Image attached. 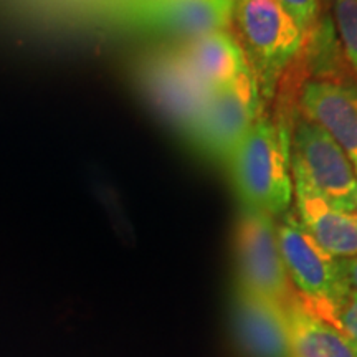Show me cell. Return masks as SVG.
Segmentation results:
<instances>
[{"instance_id": "cell-1", "label": "cell", "mask_w": 357, "mask_h": 357, "mask_svg": "<svg viewBox=\"0 0 357 357\" xmlns=\"http://www.w3.org/2000/svg\"><path fill=\"white\" fill-rule=\"evenodd\" d=\"M240 205L271 217L288 213L293 202L291 147L287 128L258 118L227 159Z\"/></svg>"}, {"instance_id": "cell-2", "label": "cell", "mask_w": 357, "mask_h": 357, "mask_svg": "<svg viewBox=\"0 0 357 357\" xmlns=\"http://www.w3.org/2000/svg\"><path fill=\"white\" fill-rule=\"evenodd\" d=\"M276 235L287 275L296 287L298 296L316 314L336 324L337 312L351 293L342 261L319 247L291 213L281 215Z\"/></svg>"}, {"instance_id": "cell-3", "label": "cell", "mask_w": 357, "mask_h": 357, "mask_svg": "<svg viewBox=\"0 0 357 357\" xmlns=\"http://www.w3.org/2000/svg\"><path fill=\"white\" fill-rule=\"evenodd\" d=\"M231 20L242 35V48L260 93L271 96L280 75L300 53L305 32L276 0H235Z\"/></svg>"}, {"instance_id": "cell-4", "label": "cell", "mask_w": 357, "mask_h": 357, "mask_svg": "<svg viewBox=\"0 0 357 357\" xmlns=\"http://www.w3.org/2000/svg\"><path fill=\"white\" fill-rule=\"evenodd\" d=\"M137 82L149 101L184 137H189L207 105L208 88L178 50H159L137 65Z\"/></svg>"}, {"instance_id": "cell-5", "label": "cell", "mask_w": 357, "mask_h": 357, "mask_svg": "<svg viewBox=\"0 0 357 357\" xmlns=\"http://www.w3.org/2000/svg\"><path fill=\"white\" fill-rule=\"evenodd\" d=\"M260 96V86L252 68L235 82L212 89L187 139L207 158L227 162L235 146L258 119Z\"/></svg>"}, {"instance_id": "cell-6", "label": "cell", "mask_w": 357, "mask_h": 357, "mask_svg": "<svg viewBox=\"0 0 357 357\" xmlns=\"http://www.w3.org/2000/svg\"><path fill=\"white\" fill-rule=\"evenodd\" d=\"M235 0H113V20L139 32L195 38L227 30Z\"/></svg>"}, {"instance_id": "cell-7", "label": "cell", "mask_w": 357, "mask_h": 357, "mask_svg": "<svg viewBox=\"0 0 357 357\" xmlns=\"http://www.w3.org/2000/svg\"><path fill=\"white\" fill-rule=\"evenodd\" d=\"M235 258L238 283L261 296L287 305L293 293L281 258L275 217L240 205L235 225Z\"/></svg>"}, {"instance_id": "cell-8", "label": "cell", "mask_w": 357, "mask_h": 357, "mask_svg": "<svg viewBox=\"0 0 357 357\" xmlns=\"http://www.w3.org/2000/svg\"><path fill=\"white\" fill-rule=\"evenodd\" d=\"M291 166L334 207L357 212V174L329 132L311 119L294 128Z\"/></svg>"}, {"instance_id": "cell-9", "label": "cell", "mask_w": 357, "mask_h": 357, "mask_svg": "<svg viewBox=\"0 0 357 357\" xmlns=\"http://www.w3.org/2000/svg\"><path fill=\"white\" fill-rule=\"evenodd\" d=\"M231 331L245 357H291L284 305L236 283Z\"/></svg>"}, {"instance_id": "cell-10", "label": "cell", "mask_w": 357, "mask_h": 357, "mask_svg": "<svg viewBox=\"0 0 357 357\" xmlns=\"http://www.w3.org/2000/svg\"><path fill=\"white\" fill-rule=\"evenodd\" d=\"M293 195L298 220L329 255L351 258L357 255V212L342 211L311 189L296 167L291 166Z\"/></svg>"}, {"instance_id": "cell-11", "label": "cell", "mask_w": 357, "mask_h": 357, "mask_svg": "<svg viewBox=\"0 0 357 357\" xmlns=\"http://www.w3.org/2000/svg\"><path fill=\"white\" fill-rule=\"evenodd\" d=\"M301 108L337 142L357 174V88L334 79H311L303 86Z\"/></svg>"}, {"instance_id": "cell-12", "label": "cell", "mask_w": 357, "mask_h": 357, "mask_svg": "<svg viewBox=\"0 0 357 357\" xmlns=\"http://www.w3.org/2000/svg\"><path fill=\"white\" fill-rule=\"evenodd\" d=\"M178 52L192 71L212 89L235 82L250 70L242 45L227 30L187 40Z\"/></svg>"}, {"instance_id": "cell-13", "label": "cell", "mask_w": 357, "mask_h": 357, "mask_svg": "<svg viewBox=\"0 0 357 357\" xmlns=\"http://www.w3.org/2000/svg\"><path fill=\"white\" fill-rule=\"evenodd\" d=\"M284 311L291 357H357L341 329L316 314L298 294H291Z\"/></svg>"}, {"instance_id": "cell-14", "label": "cell", "mask_w": 357, "mask_h": 357, "mask_svg": "<svg viewBox=\"0 0 357 357\" xmlns=\"http://www.w3.org/2000/svg\"><path fill=\"white\" fill-rule=\"evenodd\" d=\"M333 12L342 48L357 73V0H334Z\"/></svg>"}, {"instance_id": "cell-15", "label": "cell", "mask_w": 357, "mask_h": 357, "mask_svg": "<svg viewBox=\"0 0 357 357\" xmlns=\"http://www.w3.org/2000/svg\"><path fill=\"white\" fill-rule=\"evenodd\" d=\"M303 32H307L318 15V0H276Z\"/></svg>"}, {"instance_id": "cell-16", "label": "cell", "mask_w": 357, "mask_h": 357, "mask_svg": "<svg viewBox=\"0 0 357 357\" xmlns=\"http://www.w3.org/2000/svg\"><path fill=\"white\" fill-rule=\"evenodd\" d=\"M336 326L347 337L357 354V291L351 289V293L347 294L344 305L337 312Z\"/></svg>"}, {"instance_id": "cell-17", "label": "cell", "mask_w": 357, "mask_h": 357, "mask_svg": "<svg viewBox=\"0 0 357 357\" xmlns=\"http://www.w3.org/2000/svg\"><path fill=\"white\" fill-rule=\"evenodd\" d=\"M342 268L347 278V283L352 291H357V255L351 258H342Z\"/></svg>"}]
</instances>
